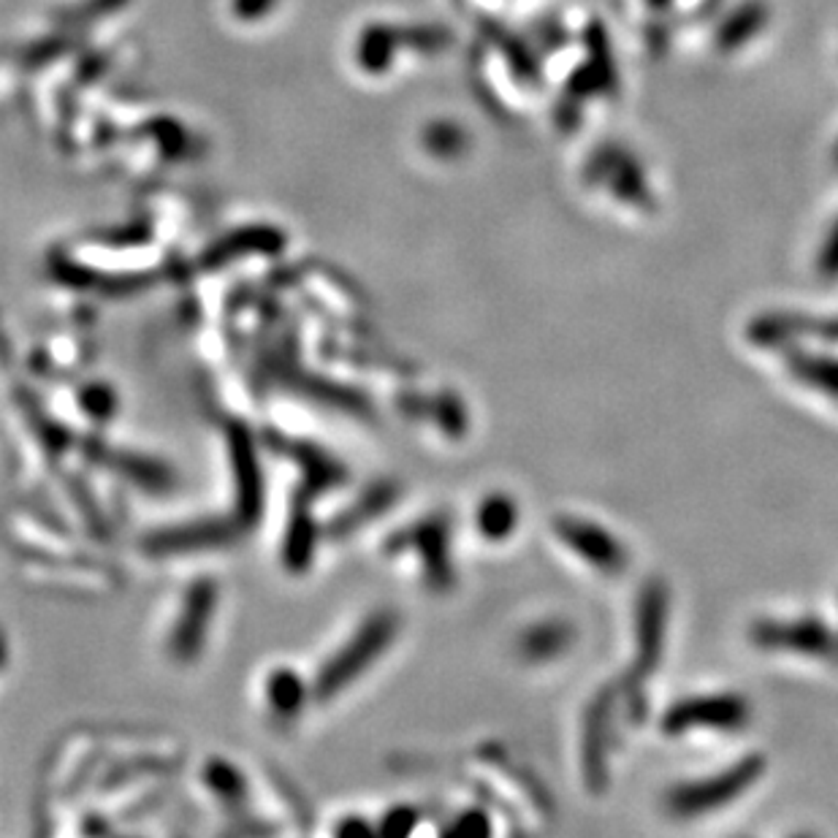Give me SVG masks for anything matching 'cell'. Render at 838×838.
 <instances>
[{"instance_id": "obj_9", "label": "cell", "mask_w": 838, "mask_h": 838, "mask_svg": "<svg viewBox=\"0 0 838 838\" xmlns=\"http://www.w3.org/2000/svg\"><path fill=\"white\" fill-rule=\"evenodd\" d=\"M576 627L565 619H551L543 621V624H535L530 632L524 635V654L530 656L532 662H548L556 660V656L567 654L576 643Z\"/></svg>"}, {"instance_id": "obj_1", "label": "cell", "mask_w": 838, "mask_h": 838, "mask_svg": "<svg viewBox=\"0 0 838 838\" xmlns=\"http://www.w3.org/2000/svg\"><path fill=\"white\" fill-rule=\"evenodd\" d=\"M765 768L768 760L763 754H747V758L722 768L719 773H711V776L676 784L665 798L667 812L678 819H693L708 812H717V808L741 798L747 790H752L763 779Z\"/></svg>"}, {"instance_id": "obj_10", "label": "cell", "mask_w": 838, "mask_h": 838, "mask_svg": "<svg viewBox=\"0 0 838 838\" xmlns=\"http://www.w3.org/2000/svg\"><path fill=\"white\" fill-rule=\"evenodd\" d=\"M480 524H483V532L489 537H505L515 524V508L511 505V500H505V497L491 500L489 505L483 508Z\"/></svg>"}, {"instance_id": "obj_5", "label": "cell", "mask_w": 838, "mask_h": 838, "mask_svg": "<svg viewBox=\"0 0 838 838\" xmlns=\"http://www.w3.org/2000/svg\"><path fill=\"white\" fill-rule=\"evenodd\" d=\"M617 706H619V684L602 687L591 697L584 714L581 730V768L586 787L591 793H602L608 787V758L613 747V728H617Z\"/></svg>"}, {"instance_id": "obj_2", "label": "cell", "mask_w": 838, "mask_h": 838, "mask_svg": "<svg viewBox=\"0 0 838 838\" xmlns=\"http://www.w3.org/2000/svg\"><path fill=\"white\" fill-rule=\"evenodd\" d=\"M752 722V703L738 693L689 695L673 703L662 717L665 736L689 732H738Z\"/></svg>"}, {"instance_id": "obj_6", "label": "cell", "mask_w": 838, "mask_h": 838, "mask_svg": "<svg viewBox=\"0 0 838 838\" xmlns=\"http://www.w3.org/2000/svg\"><path fill=\"white\" fill-rule=\"evenodd\" d=\"M554 535L595 570L619 576L630 567V551L608 526L597 524V521L562 513L554 519Z\"/></svg>"}, {"instance_id": "obj_11", "label": "cell", "mask_w": 838, "mask_h": 838, "mask_svg": "<svg viewBox=\"0 0 838 838\" xmlns=\"http://www.w3.org/2000/svg\"><path fill=\"white\" fill-rule=\"evenodd\" d=\"M819 274L825 280H836L838 277V226L836 231L830 233L828 244H825L823 255H819Z\"/></svg>"}, {"instance_id": "obj_8", "label": "cell", "mask_w": 838, "mask_h": 838, "mask_svg": "<svg viewBox=\"0 0 838 838\" xmlns=\"http://www.w3.org/2000/svg\"><path fill=\"white\" fill-rule=\"evenodd\" d=\"M784 367L798 385L838 402V356L790 348L784 350Z\"/></svg>"}, {"instance_id": "obj_7", "label": "cell", "mask_w": 838, "mask_h": 838, "mask_svg": "<svg viewBox=\"0 0 838 838\" xmlns=\"http://www.w3.org/2000/svg\"><path fill=\"white\" fill-rule=\"evenodd\" d=\"M808 326L812 318L801 313H763L758 318H752V324L747 326V339L754 348L763 350H790L801 342L803 337H808Z\"/></svg>"}, {"instance_id": "obj_4", "label": "cell", "mask_w": 838, "mask_h": 838, "mask_svg": "<svg viewBox=\"0 0 838 838\" xmlns=\"http://www.w3.org/2000/svg\"><path fill=\"white\" fill-rule=\"evenodd\" d=\"M749 641L763 652L801 656H834L838 652L836 632L823 619H758L749 627Z\"/></svg>"}, {"instance_id": "obj_12", "label": "cell", "mask_w": 838, "mask_h": 838, "mask_svg": "<svg viewBox=\"0 0 838 838\" xmlns=\"http://www.w3.org/2000/svg\"><path fill=\"white\" fill-rule=\"evenodd\" d=\"M808 337H819V342L838 345V315H830V318H823V320L812 318Z\"/></svg>"}, {"instance_id": "obj_3", "label": "cell", "mask_w": 838, "mask_h": 838, "mask_svg": "<svg viewBox=\"0 0 838 838\" xmlns=\"http://www.w3.org/2000/svg\"><path fill=\"white\" fill-rule=\"evenodd\" d=\"M667 611H671V595L665 581L649 578L638 591L635 602V671L627 678L630 684H643L660 667L662 652H665Z\"/></svg>"}]
</instances>
